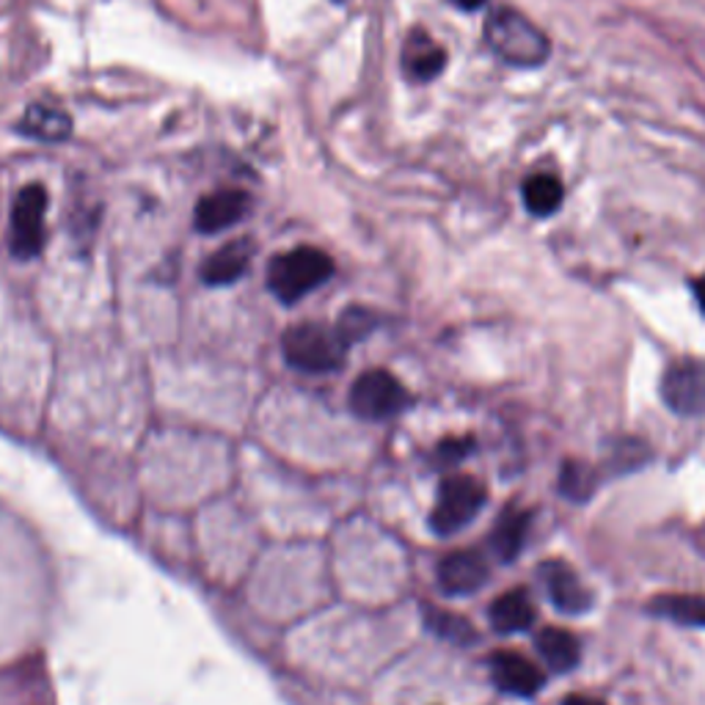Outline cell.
Returning <instances> with one entry per match:
<instances>
[{
	"mask_svg": "<svg viewBox=\"0 0 705 705\" xmlns=\"http://www.w3.org/2000/svg\"><path fill=\"white\" fill-rule=\"evenodd\" d=\"M485 42L510 67H540L552 56L546 33L516 9H499L488 17Z\"/></svg>",
	"mask_w": 705,
	"mask_h": 705,
	"instance_id": "cell-1",
	"label": "cell"
},
{
	"mask_svg": "<svg viewBox=\"0 0 705 705\" xmlns=\"http://www.w3.org/2000/svg\"><path fill=\"white\" fill-rule=\"evenodd\" d=\"M334 276V259L315 246H298L268 265V290L285 306L298 304Z\"/></svg>",
	"mask_w": 705,
	"mask_h": 705,
	"instance_id": "cell-2",
	"label": "cell"
},
{
	"mask_svg": "<svg viewBox=\"0 0 705 705\" xmlns=\"http://www.w3.org/2000/svg\"><path fill=\"white\" fill-rule=\"evenodd\" d=\"M281 352L287 364L300 373L328 375L337 373L348 358V345L339 337L337 326L328 328L320 322H298L281 337Z\"/></svg>",
	"mask_w": 705,
	"mask_h": 705,
	"instance_id": "cell-3",
	"label": "cell"
},
{
	"mask_svg": "<svg viewBox=\"0 0 705 705\" xmlns=\"http://www.w3.org/2000/svg\"><path fill=\"white\" fill-rule=\"evenodd\" d=\"M483 483H477L474 477H466V474H453L438 488L436 507L430 513V529L441 537L455 535V532L469 527L474 518H477V513L483 510Z\"/></svg>",
	"mask_w": 705,
	"mask_h": 705,
	"instance_id": "cell-4",
	"label": "cell"
},
{
	"mask_svg": "<svg viewBox=\"0 0 705 705\" xmlns=\"http://www.w3.org/2000/svg\"><path fill=\"white\" fill-rule=\"evenodd\" d=\"M44 216H48V190L44 185L33 182L17 193L11 207L9 251L11 257L26 262L42 254L44 248Z\"/></svg>",
	"mask_w": 705,
	"mask_h": 705,
	"instance_id": "cell-5",
	"label": "cell"
},
{
	"mask_svg": "<svg viewBox=\"0 0 705 705\" xmlns=\"http://www.w3.org/2000/svg\"><path fill=\"white\" fill-rule=\"evenodd\" d=\"M348 403L350 411L361 419L380 421L400 414L411 403V397L389 369H367L352 380Z\"/></svg>",
	"mask_w": 705,
	"mask_h": 705,
	"instance_id": "cell-6",
	"label": "cell"
},
{
	"mask_svg": "<svg viewBox=\"0 0 705 705\" xmlns=\"http://www.w3.org/2000/svg\"><path fill=\"white\" fill-rule=\"evenodd\" d=\"M662 397L678 416L705 414V361L681 358L669 364L662 378Z\"/></svg>",
	"mask_w": 705,
	"mask_h": 705,
	"instance_id": "cell-7",
	"label": "cell"
},
{
	"mask_svg": "<svg viewBox=\"0 0 705 705\" xmlns=\"http://www.w3.org/2000/svg\"><path fill=\"white\" fill-rule=\"evenodd\" d=\"M251 212V196L246 190L227 188L207 193L193 210V227L201 235H216L235 227Z\"/></svg>",
	"mask_w": 705,
	"mask_h": 705,
	"instance_id": "cell-8",
	"label": "cell"
},
{
	"mask_svg": "<svg viewBox=\"0 0 705 705\" xmlns=\"http://www.w3.org/2000/svg\"><path fill=\"white\" fill-rule=\"evenodd\" d=\"M436 579L441 593L447 595H471L488 582V563L479 552L471 548H460V552L447 554V557L438 559Z\"/></svg>",
	"mask_w": 705,
	"mask_h": 705,
	"instance_id": "cell-9",
	"label": "cell"
},
{
	"mask_svg": "<svg viewBox=\"0 0 705 705\" xmlns=\"http://www.w3.org/2000/svg\"><path fill=\"white\" fill-rule=\"evenodd\" d=\"M540 579L546 585L548 598L565 615H585L593 606V593L585 587L574 568L563 563V559H546L540 565Z\"/></svg>",
	"mask_w": 705,
	"mask_h": 705,
	"instance_id": "cell-10",
	"label": "cell"
},
{
	"mask_svg": "<svg viewBox=\"0 0 705 705\" xmlns=\"http://www.w3.org/2000/svg\"><path fill=\"white\" fill-rule=\"evenodd\" d=\"M490 678H494L496 689L516 697H535L546 684V675L529 658L513 651H499L490 656Z\"/></svg>",
	"mask_w": 705,
	"mask_h": 705,
	"instance_id": "cell-11",
	"label": "cell"
},
{
	"mask_svg": "<svg viewBox=\"0 0 705 705\" xmlns=\"http://www.w3.org/2000/svg\"><path fill=\"white\" fill-rule=\"evenodd\" d=\"M254 251H257V248H254V240H248V237L227 242V246H221L216 254H210V257L201 262L199 279L210 287L235 285V281H240L242 276H246Z\"/></svg>",
	"mask_w": 705,
	"mask_h": 705,
	"instance_id": "cell-12",
	"label": "cell"
},
{
	"mask_svg": "<svg viewBox=\"0 0 705 705\" xmlns=\"http://www.w3.org/2000/svg\"><path fill=\"white\" fill-rule=\"evenodd\" d=\"M447 67V50L436 42L427 31L414 28L403 48V69L416 83H427V80L438 78Z\"/></svg>",
	"mask_w": 705,
	"mask_h": 705,
	"instance_id": "cell-13",
	"label": "cell"
},
{
	"mask_svg": "<svg viewBox=\"0 0 705 705\" xmlns=\"http://www.w3.org/2000/svg\"><path fill=\"white\" fill-rule=\"evenodd\" d=\"M488 620L496 634L527 632L535 623V606H532V598L524 589H510L490 604Z\"/></svg>",
	"mask_w": 705,
	"mask_h": 705,
	"instance_id": "cell-14",
	"label": "cell"
},
{
	"mask_svg": "<svg viewBox=\"0 0 705 705\" xmlns=\"http://www.w3.org/2000/svg\"><path fill=\"white\" fill-rule=\"evenodd\" d=\"M17 130L28 138H37V141L56 143L72 136V119L61 108L37 102V106H28V111L17 121Z\"/></svg>",
	"mask_w": 705,
	"mask_h": 705,
	"instance_id": "cell-15",
	"label": "cell"
},
{
	"mask_svg": "<svg viewBox=\"0 0 705 705\" xmlns=\"http://www.w3.org/2000/svg\"><path fill=\"white\" fill-rule=\"evenodd\" d=\"M535 647L554 673H568L579 664V639L565 628H543L535 637Z\"/></svg>",
	"mask_w": 705,
	"mask_h": 705,
	"instance_id": "cell-16",
	"label": "cell"
},
{
	"mask_svg": "<svg viewBox=\"0 0 705 705\" xmlns=\"http://www.w3.org/2000/svg\"><path fill=\"white\" fill-rule=\"evenodd\" d=\"M527 529H529V513H518V510H505L496 522L494 535H490V546H494L496 557L502 563H513V559L522 554L524 540H527Z\"/></svg>",
	"mask_w": 705,
	"mask_h": 705,
	"instance_id": "cell-17",
	"label": "cell"
},
{
	"mask_svg": "<svg viewBox=\"0 0 705 705\" xmlns=\"http://www.w3.org/2000/svg\"><path fill=\"white\" fill-rule=\"evenodd\" d=\"M647 612L667 617L678 626L705 628V595H658L651 600Z\"/></svg>",
	"mask_w": 705,
	"mask_h": 705,
	"instance_id": "cell-18",
	"label": "cell"
},
{
	"mask_svg": "<svg viewBox=\"0 0 705 705\" xmlns=\"http://www.w3.org/2000/svg\"><path fill=\"white\" fill-rule=\"evenodd\" d=\"M522 193H524V205H527L532 216L546 218L559 210L565 190H563V182H559L554 175H535L524 182Z\"/></svg>",
	"mask_w": 705,
	"mask_h": 705,
	"instance_id": "cell-19",
	"label": "cell"
},
{
	"mask_svg": "<svg viewBox=\"0 0 705 705\" xmlns=\"http://www.w3.org/2000/svg\"><path fill=\"white\" fill-rule=\"evenodd\" d=\"M421 617H425L427 632H433L436 637H441L444 643L453 645H474L477 643V632L466 617L455 615V612L438 609V606H425L421 609Z\"/></svg>",
	"mask_w": 705,
	"mask_h": 705,
	"instance_id": "cell-20",
	"label": "cell"
},
{
	"mask_svg": "<svg viewBox=\"0 0 705 705\" xmlns=\"http://www.w3.org/2000/svg\"><path fill=\"white\" fill-rule=\"evenodd\" d=\"M559 490L570 502L589 499L595 490V471L587 464H579V460H568L563 471H559Z\"/></svg>",
	"mask_w": 705,
	"mask_h": 705,
	"instance_id": "cell-21",
	"label": "cell"
},
{
	"mask_svg": "<svg viewBox=\"0 0 705 705\" xmlns=\"http://www.w3.org/2000/svg\"><path fill=\"white\" fill-rule=\"evenodd\" d=\"M380 317L375 315V311L364 309V306H348V309L339 315V322H337V331L339 337L345 339V345H356L361 342L364 337H369V334L378 328Z\"/></svg>",
	"mask_w": 705,
	"mask_h": 705,
	"instance_id": "cell-22",
	"label": "cell"
},
{
	"mask_svg": "<svg viewBox=\"0 0 705 705\" xmlns=\"http://www.w3.org/2000/svg\"><path fill=\"white\" fill-rule=\"evenodd\" d=\"M471 449H474V438H447V441L438 444L436 458L441 460V464H458V460H464L466 455H471Z\"/></svg>",
	"mask_w": 705,
	"mask_h": 705,
	"instance_id": "cell-23",
	"label": "cell"
},
{
	"mask_svg": "<svg viewBox=\"0 0 705 705\" xmlns=\"http://www.w3.org/2000/svg\"><path fill=\"white\" fill-rule=\"evenodd\" d=\"M563 705H606V703L595 701V697H585V695H570Z\"/></svg>",
	"mask_w": 705,
	"mask_h": 705,
	"instance_id": "cell-24",
	"label": "cell"
},
{
	"mask_svg": "<svg viewBox=\"0 0 705 705\" xmlns=\"http://www.w3.org/2000/svg\"><path fill=\"white\" fill-rule=\"evenodd\" d=\"M695 298L697 304H701V309L705 311V276H701V279L695 281Z\"/></svg>",
	"mask_w": 705,
	"mask_h": 705,
	"instance_id": "cell-25",
	"label": "cell"
},
{
	"mask_svg": "<svg viewBox=\"0 0 705 705\" xmlns=\"http://www.w3.org/2000/svg\"><path fill=\"white\" fill-rule=\"evenodd\" d=\"M453 3L458 6V9L474 11V9H479V6H485V0H453Z\"/></svg>",
	"mask_w": 705,
	"mask_h": 705,
	"instance_id": "cell-26",
	"label": "cell"
}]
</instances>
